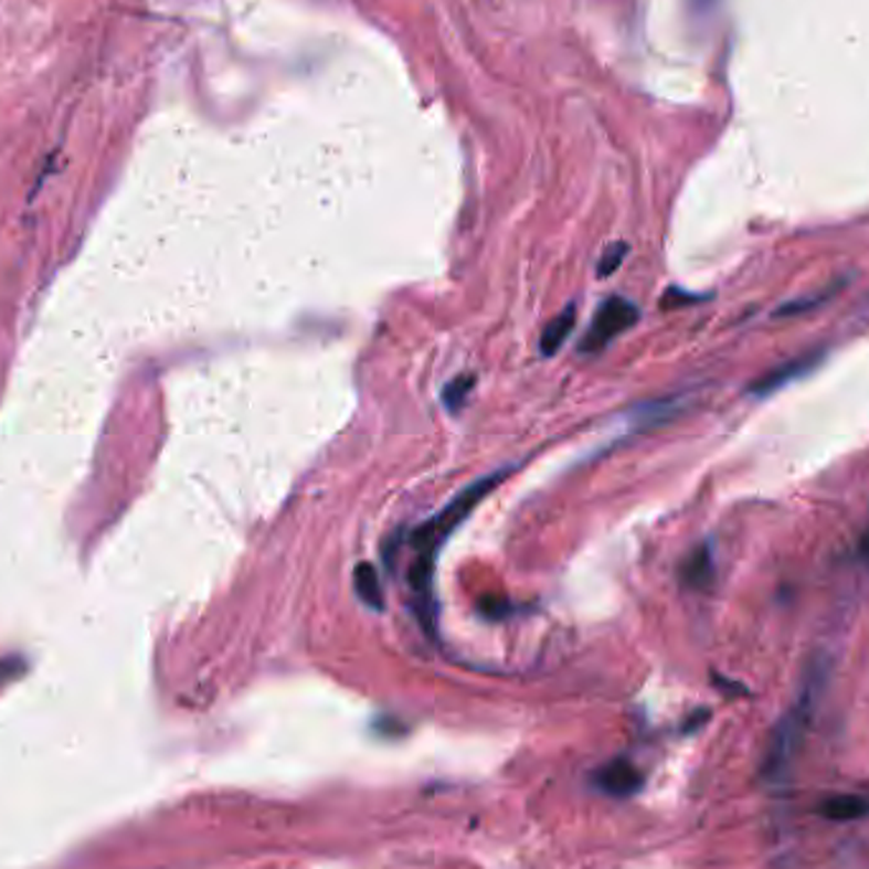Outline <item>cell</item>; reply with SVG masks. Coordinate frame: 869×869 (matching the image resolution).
Returning a JSON list of instances; mask_svg holds the SVG:
<instances>
[{
    "instance_id": "1",
    "label": "cell",
    "mask_w": 869,
    "mask_h": 869,
    "mask_svg": "<svg viewBox=\"0 0 869 869\" xmlns=\"http://www.w3.org/2000/svg\"><path fill=\"white\" fill-rule=\"evenodd\" d=\"M509 470L511 468L496 470V474H488L486 478H480L468 488H463V491L455 496L445 509H441L433 519H427L425 524H420L415 531H412L410 542H412V550H415V557H412V564H410V587L412 593H415V611L420 615V623L427 630H433L437 621V607L433 597V575H435L437 552H441L445 539H448L453 531L466 521L468 513L501 484Z\"/></svg>"
},
{
    "instance_id": "2",
    "label": "cell",
    "mask_w": 869,
    "mask_h": 869,
    "mask_svg": "<svg viewBox=\"0 0 869 869\" xmlns=\"http://www.w3.org/2000/svg\"><path fill=\"white\" fill-rule=\"evenodd\" d=\"M826 685V664L814 661L812 669L806 674L804 687H801L796 702L788 707V712L781 717L767 740L765 757H763V775L771 781L786 778L793 761H796L801 745L808 728H812L814 712L822 699V691Z\"/></svg>"
},
{
    "instance_id": "3",
    "label": "cell",
    "mask_w": 869,
    "mask_h": 869,
    "mask_svg": "<svg viewBox=\"0 0 869 869\" xmlns=\"http://www.w3.org/2000/svg\"><path fill=\"white\" fill-rule=\"evenodd\" d=\"M636 320H638V308L633 306L630 300L618 298V295H615V298H607L603 306L597 308L593 324H590L585 339L580 343V351L582 353L603 351L613 339H618L623 331H628Z\"/></svg>"
},
{
    "instance_id": "4",
    "label": "cell",
    "mask_w": 869,
    "mask_h": 869,
    "mask_svg": "<svg viewBox=\"0 0 869 869\" xmlns=\"http://www.w3.org/2000/svg\"><path fill=\"white\" fill-rule=\"evenodd\" d=\"M595 781L597 786L605 793H611V796H630V793H636L644 786V775L628 761H613L603 765L601 771H597Z\"/></svg>"
},
{
    "instance_id": "5",
    "label": "cell",
    "mask_w": 869,
    "mask_h": 869,
    "mask_svg": "<svg viewBox=\"0 0 869 869\" xmlns=\"http://www.w3.org/2000/svg\"><path fill=\"white\" fill-rule=\"evenodd\" d=\"M816 364H818V353H812V357L791 359L783 367L767 371V374H763L761 379H757V382L753 384V394L765 396V394H771L775 390H781V386H786L791 379L806 374V371L814 369Z\"/></svg>"
},
{
    "instance_id": "6",
    "label": "cell",
    "mask_w": 869,
    "mask_h": 869,
    "mask_svg": "<svg viewBox=\"0 0 869 869\" xmlns=\"http://www.w3.org/2000/svg\"><path fill=\"white\" fill-rule=\"evenodd\" d=\"M681 577L689 587L695 590H707L712 585L714 580V557H712V547L710 544H702L697 547L695 552L687 557L685 568H681Z\"/></svg>"
},
{
    "instance_id": "7",
    "label": "cell",
    "mask_w": 869,
    "mask_h": 869,
    "mask_svg": "<svg viewBox=\"0 0 869 869\" xmlns=\"http://www.w3.org/2000/svg\"><path fill=\"white\" fill-rule=\"evenodd\" d=\"M818 812L831 822H855V818L869 816V798L857 796V793H839V796L826 798Z\"/></svg>"
},
{
    "instance_id": "8",
    "label": "cell",
    "mask_w": 869,
    "mask_h": 869,
    "mask_svg": "<svg viewBox=\"0 0 869 869\" xmlns=\"http://www.w3.org/2000/svg\"><path fill=\"white\" fill-rule=\"evenodd\" d=\"M575 320H577L575 303H570L562 314H557V318L550 320V326H547L542 333V341H539V349H542L544 357H552V353L562 349V343L570 339L572 328H575Z\"/></svg>"
},
{
    "instance_id": "9",
    "label": "cell",
    "mask_w": 869,
    "mask_h": 869,
    "mask_svg": "<svg viewBox=\"0 0 869 869\" xmlns=\"http://www.w3.org/2000/svg\"><path fill=\"white\" fill-rule=\"evenodd\" d=\"M353 587H357V595L369 607H377V611H382V607H384L382 582H379L377 570L371 568L369 562L357 564V570H353Z\"/></svg>"
},
{
    "instance_id": "10",
    "label": "cell",
    "mask_w": 869,
    "mask_h": 869,
    "mask_svg": "<svg viewBox=\"0 0 869 869\" xmlns=\"http://www.w3.org/2000/svg\"><path fill=\"white\" fill-rule=\"evenodd\" d=\"M474 384H476V379L470 377V374L455 377L453 382L443 390L445 407H448L451 412H458L463 407V402L468 400V394H470V390H474Z\"/></svg>"
},
{
    "instance_id": "11",
    "label": "cell",
    "mask_w": 869,
    "mask_h": 869,
    "mask_svg": "<svg viewBox=\"0 0 869 869\" xmlns=\"http://www.w3.org/2000/svg\"><path fill=\"white\" fill-rule=\"evenodd\" d=\"M626 252H628V244H613V247H607L601 265H597V275L611 277L615 269L621 267L623 259H626Z\"/></svg>"
},
{
    "instance_id": "12",
    "label": "cell",
    "mask_w": 869,
    "mask_h": 869,
    "mask_svg": "<svg viewBox=\"0 0 869 869\" xmlns=\"http://www.w3.org/2000/svg\"><path fill=\"white\" fill-rule=\"evenodd\" d=\"M859 554H862L865 562H869V529H867V534L862 537V542H859Z\"/></svg>"
},
{
    "instance_id": "13",
    "label": "cell",
    "mask_w": 869,
    "mask_h": 869,
    "mask_svg": "<svg viewBox=\"0 0 869 869\" xmlns=\"http://www.w3.org/2000/svg\"><path fill=\"white\" fill-rule=\"evenodd\" d=\"M695 3H697L699 8H704V6H710V3H712V0H695Z\"/></svg>"
}]
</instances>
